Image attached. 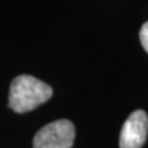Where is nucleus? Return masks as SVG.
Returning <instances> with one entry per match:
<instances>
[{
    "instance_id": "obj_4",
    "label": "nucleus",
    "mask_w": 148,
    "mask_h": 148,
    "mask_svg": "<svg viewBox=\"0 0 148 148\" xmlns=\"http://www.w3.org/2000/svg\"><path fill=\"white\" fill-rule=\"evenodd\" d=\"M140 41H141L142 47L148 53V21L142 25L140 30Z\"/></svg>"
},
{
    "instance_id": "obj_3",
    "label": "nucleus",
    "mask_w": 148,
    "mask_h": 148,
    "mask_svg": "<svg viewBox=\"0 0 148 148\" xmlns=\"http://www.w3.org/2000/svg\"><path fill=\"white\" fill-rule=\"evenodd\" d=\"M148 135L146 111L136 110L127 117L120 132V148H142Z\"/></svg>"
},
{
    "instance_id": "obj_2",
    "label": "nucleus",
    "mask_w": 148,
    "mask_h": 148,
    "mask_svg": "<svg viewBox=\"0 0 148 148\" xmlns=\"http://www.w3.org/2000/svg\"><path fill=\"white\" fill-rule=\"evenodd\" d=\"M75 128L69 120H57L43 126L34 137V148H72Z\"/></svg>"
},
{
    "instance_id": "obj_1",
    "label": "nucleus",
    "mask_w": 148,
    "mask_h": 148,
    "mask_svg": "<svg viewBox=\"0 0 148 148\" xmlns=\"http://www.w3.org/2000/svg\"><path fill=\"white\" fill-rule=\"evenodd\" d=\"M53 90L45 82L22 74L11 82L9 90V108L17 114H26L51 99Z\"/></svg>"
}]
</instances>
